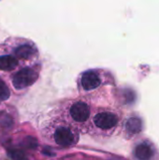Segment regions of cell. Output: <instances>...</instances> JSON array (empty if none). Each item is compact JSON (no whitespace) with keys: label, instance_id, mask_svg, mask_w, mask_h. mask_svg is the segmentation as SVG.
Here are the masks:
<instances>
[{"label":"cell","instance_id":"11","mask_svg":"<svg viewBox=\"0 0 159 160\" xmlns=\"http://www.w3.org/2000/svg\"><path fill=\"white\" fill-rule=\"evenodd\" d=\"M9 96H10V92L8 87L5 84V82L0 81V103L2 101L8 99Z\"/></svg>","mask_w":159,"mask_h":160},{"label":"cell","instance_id":"1","mask_svg":"<svg viewBox=\"0 0 159 160\" xmlns=\"http://www.w3.org/2000/svg\"><path fill=\"white\" fill-rule=\"evenodd\" d=\"M37 79L38 74L35 69L31 68H24L19 70L12 77V83L16 89L21 90L31 86L37 82Z\"/></svg>","mask_w":159,"mask_h":160},{"label":"cell","instance_id":"2","mask_svg":"<svg viewBox=\"0 0 159 160\" xmlns=\"http://www.w3.org/2000/svg\"><path fill=\"white\" fill-rule=\"evenodd\" d=\"M53 137H54L55 142L58 145L64 146V147L70 146L73 143H75V142L77 141L76 136L73 133V131L67 128H65V127L58 128L55 130Z\"/></svg>","mask_w":159,"mask_h":160},{"label":"cell","instance_id":"4","mask_svg":"<svg viewBox=\"0 0 159 160\" xmlns=\"http://www.w3.org/2000/svg\"><path fill=\"white\" fill-rule=\"evenodd\" d=\"M70 115L76 122H85L90 116V110L88 105L81 101L76 102L70 108Z\"/></svg>","mask_w":159,"mask_h":160},{"label":"cell","instance_id":"5","mask_svg":"<svg viewBox=\"0 0 159 160\" xmlns=\"http://www.w3.org/2000/svg\"><path fill=\"white\" fill-rule=\"evenodd\" d=\"M81 82H82V86L84 90L90 91V90H94V89L97 88L100 85L101 81H100L99 75L96 71L88 70L82 74Z\"/></svg>","mask_w":159,"mask_h":160},{"label":"cell","instance_id":"3","mask_svg":"<svg viewBox=\"0 0 159 160\" xmlns=\"http://www.w3.org/2000/svg\"><path fill=\"white\" fill-rule=\"evenodd\" d=\"M94 122L96 126L101 129H111L117 125L118 118L112 112H100L95 116Z\"/></svg>","mask_w":159,"mask_h":160},{"label":"cell","instance_id":"10","mask_svg":"<svg viewBox=\"0 0 159 160\" xmlns=\"http://www.w3.org/2000/svg\"><path fill=\"white\" fill-rule=\"evenodd\" d=\"M7 156L11 160H28L27 156L22 150L17 149H10L7 151Z\"/></svg>","mask_w":159,"mask_h":160},{"label":"cell","instance_id":"7","mask_svg":"<svg viewBox=\"0 0 159 160\" xmlns=\"http://www.w3.org/2000/svg\"><path fill=\"white\" fill-rule=\"evenodd\" d=\"M18 66V60L12 55L0 56V69L4 71H9L14 69Z\"/></svg>","mask_w":159,"mask_h":160},{"label":"cell","instance_id":"8","mask_svg":"<svg viewBox=\"0 0 159 160\" xmlns=\"http://www.w3.org/2000/svg\"><path fill=\"white\" fill-rule=\"evenodd\" d=\"M14 52L16 56L20 59H28L35 53V50L32 46L28 44H23L17 47L14 50Z\"/></svg>","mask_w":159,"mask_h":160},{"label":"cell","instance_id":"9","mask_svg":"<svg viewBox=\"0 0 159 160\" xmlns=\"http://www.w3.org/2000/svg\"><path fill=\"white\" fill-rule=\"evenodd\" d=\"M127 130L131 133V134H137L139 133L142 128V123L141 121V119L137 118V117H132L130 119H128V121L127 122Z\"/></svg>","mask_w":159,"mask_h":160},{"label":"cell","instance_id":"6","mask_svg":"<svg viewBox=\"0 0 159 160\" xmlns=\"http://www.w3.org/2000/svg\"><path fill=\"white\" fill-rule=\"evenodd\" d=\"M134 154L138 160H150L153 158L154 151L150 145L146 143H142L135 148Z\"/></svg>","mask_w":159,"mask_h":160},{"label":"cell","instance_id":"12","mask_svg":"<svg viewBox=\"0 0 159 160\" xmlns=\"http://www.w3.org/2000/svg\"><path fill=\"white\" fill-rule=\"evenodd\" d=\"M22 144L24 147H27V148H29V149H35V148H37V141H36L34 138H32V137H27V138H25V140L22 142Z\"/></svg>","mask_w":159,"mask_h":160}]
</instances>
